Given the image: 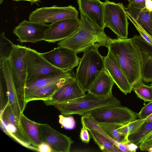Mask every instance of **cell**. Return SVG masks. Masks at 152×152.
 Here are the masks:
<instances>
[{"label":"cell","instance_id":"ffe728a7","mask_svg":"<svg viewBox=\"0 0 152 152\" xmlns=\"http://www.w3.org/2000/svg\"><path fill=\"white\" fill-rule=\"evenodd\" d=\"M73 77H75V76L74 72L71 71L60 75H51L40 78L26 84L24 88L23 98L25 106L26 107L25 103V99L36 91L62 80Z\"/></svg>","mask_w":152,"mask_h":152},{"label":"cell","instance_id":"ba28073f","mask_svg":"<svg viewBox=\"0 0 152 152\" xmlns=\"http://www.w3.org/2000/svg\"><path fill=\"white\" fill-rule=\"evenodd\" d=\"M89 113L98 122L123 125L137 119L138 114L126 107L117 106L100 107L92 110Z\"/></svg>","mask_w":152,"mask_h":152},{"label":"cell","instance_id":"f35d334b","mask_svg":"<svg viewBox=\"0 0 152 152\" xmlns=\"http://www.w3.org/2000/svg\"><path fill=\"white\" fill-rule=\"evenodd\" d=\"M136 144L131 142H129L127 145L128 149L129 152H135L138 148Z\"/></svg>","mask_w":152,"mask_h":152},{"label":"cell","instance_id":"7402d4cb","mask_svg":"<svg viewBox=\"0 0 152 152\" xmlns=\"http://www.w3.org/2000/svg\"><path fill=\"white\" fill-rule=\"evenodd\" d=\"M125 9L126 12L133 17L152 38V12L149 11L145 7L138 9L129 4Z\"/></svg>","mask_w":152,"mask_h":152},{"label":"cell","instance_id":"d590c367","mask_svg":"<svg viewBox=\"0 0 152 152\" xmlns=\"http://www.w3.org/2000/svg\"><path fill=\"white\" fill-rule=\"evenodd\" d=\"M37 151L40 152H53L50 146L47 143L43 142L37 147Z\"/></svg>","mask_w":152,"mask_h":152},{"label":"cell","instance_id":"f6af8a7d","mask_svg":"<svg viewBox=\"0 0 152 152\" xmlns=\"http://www.w3.org/2000/svg\"><path fill=\"white\" fill-rule=\"evenodd\" d=\"M3 1L4 0H0V4H1L2 3Z\"/></svg>","mask_w":152,"mask_h":152},{"label":"cell","instance_id":"1f68e13d","mask_svg":"<svg viewBox=\"0 0 152 152\" xmlns=\"http://www.w3.org/2000/svg\"><path fill=\"white\" fill-rule=\"evenodd\" d=\"M59 123L61 126L66 129H72L76 126L75 120L72 116H64L61 114L58 116Z\"/></svg>","mask_w":152,"mask_h":152},{"label":"cell","instance_id":"d4e9b609","mask_svg":"<svg viewBox=\"0 0 152 152\" xmlns=\"http://www.w3.org/2000/svg\"><path fill=\"white\" fill-rule=\"evenodd\" d=\"M91 137L104 152H122L117 146L100 133L93 131H89Z\"/></svg>","mask_w":152,"mask_h":152},{"label":"cell","instance_id":"b9f144b4","mask_svg":"<svg viewBox=\"0 0 152 152\" xmlns=\"http://www.w3.org/2000/svg\"><path fill=\"white\" fill-rule=\"evenodd\" d=\"M16 1H30L31 2V5H32L33 4H36L37 5H38V2H40L39 0H12Z\"/></svg>","mask_w":152,"mask_h":152},{"label":"cell","instance_id":"5bb4252c","mask_svg":"<svg viewBox=\"0 0 152 152\" xmlns=\"http://www.w3.org/2000/svg\"><path fill=\"white\" fill-rule=\"evenodd\" d=\"M43 142L48 143L53 152H69L73 141L71 138L51 127L48 124L37 123Z\"/></svg>","mask_w":152,"mask_h":152},{"label":"cell","instance_id":"f546056e","mask_svg":"<svg viewBox=\"0 0 152 152\" xmlns=\"http://www.w3.org/2000/svg\"><path fill=\"white\" fill-rule=\"evenodd\" d=\"M145 119L139 118L123 125L117 129L127 139L128 136L135 132L144 122Z\"/></svg>","mask_w":152,"mask_h":152},{"label":"cell","instance_id":"83f0119b","mask_svg":"<svg viewBox=\"0 0 152 152\" xmlns=\"http://www.w3.org/2000/svg\"><path fill=\"white\" fill-rule=\"evenodd\" d=\"M132 90L137 96L145 102L152 101V88L150 86L145 85L141 80L134 84Z\"/></svg>","mask_w":152,"mask_h":152},{"label":"cell","instance_id":"30bf717a","mask_svg":"<svg viewBox=\"0 0 152 152\" xmlns=\"http://www.w3.org/2000/svg\"><path fill=\"white\" fill-rule=\"evenodd\" d=\"M77 53L66 47L59 46L49 52L41 53V55L54 66L63 71H72L79 64Z\"/></svg>","mask_w":152,"mask_h":152},{"label":"cell","instance_id":"ab89813d","mask_svg":"<svg viewBox=\"0 0 152 152\" xmlns=\"http://www.w3.org/2000/svg\"><path fill=\"white\" fill-rule=\"evenodd\" d=\"M145 7L146 9L149 11L152 12V1L145 0Z\"/></svg>","mask_w":152,"mask_h":152},{"label":"cell","instance_id":"74e56055","mask_svg":"<svg viewBox=\"0 0 152 152\" xmlns=\"http://www.w3.org/2000/svg\"><path fill=\"white\" fill-rule=\"evenodd\" d=\"M0 111L2 110L5 106H6L7 103L4 102V95L3 92L2 86L1 82L0 81Z\"/></svg>","mask_w":152,"mask_h":152},{"label":"cell","instance_id":"4316f807","mask_svg":"<svg viewBox=\"0 0 152 152\" xmlns=\"http://www.w3.org/2000/svg\"><path fill=\"white\" fill-rule=\"evenodd\" d=\"M96 122L99 126L114 140L121 142H129L126 137L119 132L117 129L124 125L116 123Z\"/></svg>","mask_w":152,"mask_h":152},{"label":"cell","instance_id":"ee69618b","mask_svg":"<svg viewBox=\"0 0 152 152\" xmlns=\"http://www.w3.org/2000/svg\"><path fill=\"white\" fill-rule=\"evenodd\" d=\"M147 151L150 152H152V147L149 148L148 150Z\"/></svg>","mask_w":152,"mask_h":152},{"label":"cell","instance_id":"44dd1931","mask_svg":"<svg viewBox=\"0 0 152 152\" xmlns=\"http://www.w3.org/2000/svg\"><path fill=\"white\" fill-rule=\"evenodd\" d=\"M19 121L20 128L24 136L32 145L37 148L43 141L37 123L28 118L23 113L20 114Z\"/></svg>","mask_w":152,"mask_h":152},{"label":"cell","instance_id":"9c48e42d","mask_svg":"<svg viewBox=\"0 0 152 152\" xmlns=\"http://www.w3.org/2000/svg\"><path fill=\"white\" fill-rule=\"evenodd\" d=\"M78 12L72 5L43 7L37 9L29 15V21L46 24L67 19L78 17Z\"/></svg>","mask_w":152,"mask_h":152},{"label":"cell","instance_id":"ac0fdd59","mask_svg":"<svg viewBox=\"0 0 152 152\" xmlns=\"http://www.w3.org/2000/svg\"><path fill=\"white\" fill-rule=\"evenodd\" d=\"M80 13L94 24L104 30V6L100 0H77Z\"/></svg>","mask_w":152,"mask_h":152},{"label":"cell","instance_id":"e0dca14e","mask_svg":"<svg viewBox=\"0 0 152 152\" xmlns=\"http://www.w3.org/2000/svg\"><path fill=\"white\" fill-rule=\"evenodd\" d=\"M85 92L83 90L75 78L62 86L54 93L50 100L44 101L47 106L72 100L84 96Z\"/></svg>","mask_w":152,"mask_h":152},{"label":"cell","instance_id":"52a82bcc","mask_svg":"<svg viewBox=\"0 0 152 152\" xmlns=\"http://www.w3.org/2000/svg\"><path fill=\"white\" fill-rule=\"evenodd\" d=\"M28 48L25 46L14 45L10 58L15 87L25 108L23 98L27 76L26 54Z\"/></svg>","mask_w":152,"mask_h":152},{"label":"cell","instance_id":"7dc6e473","mask_svg":"<svg viewBox=\"0 0 152 152\" xmlns=\"http://www.w3.org/2000/svg\"><path fill=\"white\" fill-rule=\"evenodd\" d=\"M152 1V0H151Z\"/></svg>","mask_w":152,"mask_h":152},{"label":"cell","instance_id":"8fae6325","mask_svg":"<svg viewBox=\"0 0 152 152\" xmlns=\"http://www.w3.org/2000/svg\"><path fill=\"white\" fill-rule=\"evenodd\" d=\"M80 24V19L78 17L64 19L52 23L45 32L44 40L54 43L66 39L78 30Z\"/></svg>","mask_w":152,"mask_h":152},{"label":"cell","instance_id":"cb8c5ba5","mask_svg":"<svg viewBox=\"0 0 152 152\" xmlns=\"http://www.w3.org/2000/svg\"><path fill=\"white\" fill-rule=\"evenodd\" d=\"M87 129L98 132L106 137L117 146L122 152H129L128 149V142H121L115 140L110 137L97 124L96 121L92 118L90 113L82 116L81 118Z\"/></svg>","mask_w":152,"mask_h":152},{"label":"cell","instance_id":"484cf974","mask_svg":"<svg viewBox=\"0 0 152 152\" xmlns=\"http://www.w3.org/2000/svg\"><path fill=\"white\" fill-rule=\"evenodd\" d=\"M152 132V121L144 122L135 132L128 136V140L139 147L142 140Z\"/></svg>","mask_w":152,"mask_h":152},{"label":"cell","instance_id":"277c9868","mask_svg":"<svg viewBox=\"0 0 152 152\" xmlns=\"http://www.w3.org/2000/svg\"><path fill=\"white\" fill-rule=\"evenodd\" d=\"M64 116L73 114L84 115L100 107L121 106L120 101L114 96L105 101L100 100L93 94L88 92L81 97L53 105Z\"/></svg>","mask_w":152,"mask_h":152},{"label":"cell","instance_id":"836d02e7","mask_svg":"<svg viewBox=\"0 0 152 152\" xmlns=\"http://www.w3.org/2000/svg\"><path fill=\"white\" fill-rule=\"evenodd\" d=\"M81 122L82 127L80 135V138L83 142L88 143L91 137L82 119H81Z\"/></svg>","mask_w":152,"mask_h":152},{"label":"cell","instance_id":"8d00e7d4","mask_svg":"<svg viewBox=\"0 0 152 152\" xmlns=\"http://www.w3.org/2000/svg\"><path fill=\"white\" fill-rule=\"evenodd\" d=\"M151 147H152V139L141 143L139 147L140 150L142 151H147L148 149Z\"/></svg>","mask_w":152,"mask_h":152},{"label":"cell","instance_id":"8992f818","mask_svg":"<svg viewBox=\"0 0 152 152\" xmlns=\"http://www.w3.org/2000/svg\"><path fill=\"white\" fill-rule=\"evenodd\" d=\"M27 76L26 85L43 77L56 75L64 72L54 66L36 50L28 48L26 54Z\"/></svg>","mask_w":152,"mask_h":152},{"label":"cell","instance_id":"9a60e30c","mask_svg":"<svg viewBox=\"0 0 152 152\" xmlns=\"http://www.w3.org/2000/svg\"><path fill=\"white\" fill-rule=\"evenodd\" d=\"M140 56L141 74L142 80L146 83L152 82V45L148 43L140 35L132 38Z\"/></svg>","mask_w":152,"mask_h":152},{"label":"cell","instance_id":"6da1fadb","mask_svg":"<svg viewBox=\"0 0 152 152\" xmlns=\"http://www.w3.org/2000/svg\"><path fill=\"white\" fill-rule=\"evenodd\" d=\"M106 47L115 57L132 87L142 80L140 56L132 38H110Z\"/></svg>","mask_w":152,"mask_h":152},{"label":"cell","instance_id":"3957f363","mask_svg":"<svg viewBox=\"0 0 152 152\" xmlns=\"http://www.w3.org/2000/svg\"><path fill=\"white\" fill-rule=\"evenodd\" d=\"M76 69L75 78L86 92L104 69L103 57L97 48H91L84 52Z\"/></svg>","mask_w":152,"mask_h":152},{"label":"cell","instance_id":"603a6c76","mask_svg":"<svg viewBox=\"0 0 152 152\" xmlns=\"http://www.w3.org/2000/svg\"><path fill=\"white\" fill-rule=\"evenodd\" d=\"M75 78L73 77L64 79L38 89L26 98L25 100V105L32 101H44L50 100L53 95L58 88L69 80Z\"/></svg>","mask_w":152,"mask_h":152},{"label":"cell","instance_id":"7bdbcfd3","mask_svg":"<svg viewBox=\"0 0 152 152\" xmlns=\"http://www.w3.org/2000/svg\"><path fill=\"white\" fill-rule=\"evenodd\" d=\"M152 121V114L145 119L144 122H148Z\"/></svg>","mask_w":152,"mask_h":152},{"label":"cell","instance_id":"f1b7e54d","mask_svg":"<svg viewBox=\"0 0 152 152\" xmlns=\"http://www.w3.org/2000/svg\"><path fill=\"white\" fill-rule=\"evenodd\" d=\"M14 44L5 35L4 32L0 34V63L10 58Z\"/></svg>","mask_w":152,"mask_h":152},{"label":"cell","instance_id":"d6986e66","mask_svg":"<svg viewBox=\"0 0 152 152\" xmlns=\"http://www.w3.org/2000/svg\"><path fill=\"white\" fill-rule=\"evenodd\" d=\"M114 83L113 80L104 68L87 91L100 100L105 101L113 96L112 89Z\"/></svg>","mask_w":152,"mask_h":152},{"label":"cell","instance_id":"4fadbf2b","mask_svg":"<svg viewBox=\"0 0 152 152\" xmlns=\"http://www.w3.org/2000/svg\"><path fill=\"white\" fill-rule=\"evenodd\" d=\"M0 66L7 87V102L14 114L19 120L20 114L25 109L15 87L10 58L0 63Z\"/></svg>","mask_w":152,"mask_h":152},{"label":"cell","instance_id":"7c38bea8","mask_svg":"<svg viewBox=\"0 0 152 152\" xmlns=\"http://www.w3.org/2000/svg\"><path fill=\"white\" fill-rule=\"evenodd\" d=\"M50 24L24 20L15 27L13 33L20 43H35L44 40Z\"/></svg>","mask_w":152,"mask_h":152},{"label":"cell","instance_id":"7a4b0ae2","mask_svg":"<svg viewBox=\"0 0 152 152\" xmlns=\"http://www.w3.org/2000/svg\"><path fill=\"white\" fill-rule=\"evenodd\" d=\"M80 24L78 30L70 37L58 43L78 53L91 48L106 47L110 38L103 30L80 13Z\"/></svg>","mask_w":152,"mask_h":152},{"label":"cell","instance_id":"e575fe53","mask_svg":"<svg viewBox=\"0 0 152 152\" xmlns=\"http://www.w3.org/2000/svg\"><path fill=\"white\" fill-rule=\"evenodd\" d=\"M129 2V5L134 7L142 9L145 7V0H127Z\"/></svg>","mask_w":152,"mask_h":152},{"label":"cell","instance_id":"5b68a950","mask_svg":"<svg viewBox=\"0 0 152 152\" xmlns=\"http://www.w3.org/2000/svg\"><path fill=\"white\" fill-rule=\"evenodd\" d=\"M104 24L118 38L127 39L129 23L125 7L121 3H115L108 0L103 2Z\"/></svg>","mask_w":152,"mask_h":152},{"label":"cell","instance_id":"4dcf8cb0","mask_svg":"<svg viewBox=\"0 0 152 152\" xmlns=\"http://www.w3.org/2000/svg\"><path fill=\"white\" fill-rule=\"evenodd\" d=\"M126 13L128 18L133 24L139 33L140 35L146 42L152 45V38L147 33L133 17L126 12Z\"/></svg>","mask_w":152,"mask_h":152},{"label":"cell","instance_id":"bcb514c9","mask_svg":"<svg viewBox=\"0 0 152 152\" xmlns=\"http://www.w3.org/2000/svg\"><path fill=\"white\" fill-rule=\"evenodd\" d=\"M151 86V87L152 88V82H151V85H150Z\"/></svg>","mask_w":152,"mask_h":152},{"label":"cell","instance_id":"d6a6232c","mask_svg":"<svg viewBox=\"0 0 152 152\" xmlns=\"http://www.w3.org/2000/svg\"><path fill=\"white\" fill-rule=\"evenodd\" d=\"M152 114V101L150 102L142 108L138 113V118L145 119Z\"/></svg>","mask_w":152,"mask_h":152},{"label":"cell","instance_id":"2e32d148","mask_svg":"<svg viewBox=\"0 0 152 152\" xmlns=\"http://www.w3.org/2000/svg\"><path fill=\"white\" fill-rule=\"evenodd\" d=\"M103 58L104 68L115 83L125 95L130 93L132 91V87L113 55L108 50L107 55Z\"/></svg>","mask_w":152,"mask_h":152},{"label":"cell","instance_id":"60d3db41","mask_svg":"<svg viewBox=\"0 0 152 152\" xmlns=\"http://www.w3.org/2000/svg\"><path fill=\"white\" fill-rule=\"evenodd\" d=\"M152 139V132L142 140L141 143L143 142H147Z\"/></svg>","mask_w":152,"mask_h":152}]
</instances>
